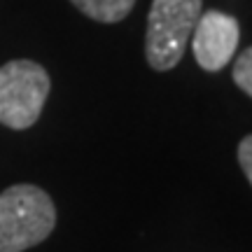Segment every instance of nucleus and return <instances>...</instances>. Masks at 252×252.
<instances>
[{
	"label": "nucleus",
	"mask_w": 252,
	"mask_h": 252,
	"mask_svg": "<svg viewBox=\"0 0 252 252\" xmlns=\"http://www.w3.org/2000/svg\"><path fill=\"white\" fill-rule=\"evenodd\" d=\"M56 208L35 185H14L0 194V252H24L54 231Z\"/></svg>",
	"instance_id": "1"
},
{
	"label": "nucleus",
	"mask_w": 252,
	"mask_h": 252,
	"mask_svg": "<svg viewBox=\"0 0 252 252\" xmlns=\"http://www.w3.org/2000/svg\"><path fill=\"white\" fill-rule=\"evenodd\" d=\"M198 17L201 0H154L145 35V56L154 70H171L182 61Z\"/></svg>",
	"instance_id": "2"
},
{
	"label": "nucleus",
	"mask_w": 252,
	"mask_h": 252,
	"mask_svg": "<svg viewBox=\"0 0 252 252\" xmlns=\"http://www.w3.org/2000/svg\"><path fill=\"white\" fill-rule=\"evenodd\" d=\"M49 96V75L35 61L17 59L0 65V124L24 131L33 126Z\"/></svg>",
	"instance_id": "3"
},
{
	"label": "nucleus",
	"mask_w": 252,
	"mask_h": 252,
	"mask_svg": "<svg viewBox=\"0 0 252 252\" xmlns=\"http://www.w3.org/2000/svg\"><path fill=\"white\" fill-rule=\"evenodd\" d=\"M238 21L224 12L208 9L198 17L191 33V49L196 63L208 72L222 70L234 59L238 47Z\"/></svg>",
	"instance_id": "4"
},
{
	"label": "nucleus",
	"mask_w": 252,
	"mask_h": 252,
	"mask_svg": "<svg viewBox=\"0 0 252 252\" xmlns=\"http://www.w3.org/2000/svg\"><path fill=\"white\" fill-rule=\"evenodd\" d=\"M82 14L91 17L94 21H103V24H117L128 12L133 9L135 0H70Z\"/></svg>",
	"instance_id": "5"
},
{
	"label": "nucleus",
	"mask_w": 252,
	"mask_h": 252,
	"mask_svg": "<svg viewBox=\"0 0 252 252\" xmlns=\"http://www.w3.org/2000/svg\"><path fill=\"white\" fill-rule=\"evenodd\" d=\"M234 82L252 98V47H248L234 63Z\"/></svg>",
	"instance_id": "6"
},
{
	"label": "nucleus",
	"mask_w": 252,
	"mask_h": 252,
	"mask_svg": "<svg viewBox=\"0 0 252 252\" xmlns=\"http://www.w3.org/2000/svg\"><path fill=\"white\" fill-rule=\"evenodd\" d=\"M238 163H241L248 182L252 185V135H245L238 145Z\"/></svg>",
	"instance_id": "7"
}]
</instances>
